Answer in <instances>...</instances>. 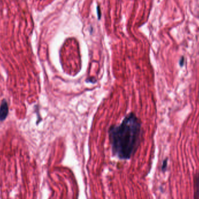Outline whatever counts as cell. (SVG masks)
<instances>
[{"mask_svg":"<svg viewBox=\"0 0 199 199\" xmlns=\"http://www.w3.org/2000/svg\"><path fill=\"white\" fill-rule=\"evenodd\" d=\"M141 136V121L135 114L130 113L120 125L112 126L109 130L114 155L121 159H130L138 149Z\"/></svg>","mask_w":199,"mask_h":199,"instance_id":"6da1fadb","label":"cell"},{"mask_svg":"<svg viewBox=\"0 0 199 199\" xmlns=\"http://www.w3.org/2000/svg\"><path fill=\"white\" fill-rule=\"evenodd\" d=\"M9 113V107L5 99H3L0 105V121H5Z\"/></svg>","mask_w":199,"mask_h":199,"instance_id":"7a4b0ae2","label":"cell"},{"mask_svg":"<svg viewBox=\"0 0 199 199\" xmlns=\"http://www.w3.org/2000/svg\"><path fill=\"white\" fill-rule=\"evenodd\" d=\"M195 196L196 198H199V173L195 182Z\"/></svg>","mask_w":199,"mask_h":199,"instance_id":"3957f363","label":"cell"},{"mask_svg":"<svg viewBox=\"0 0 199 199\" xmlns=\"http://www.w3.org/2000/svg\"><path fill=\"white\" fill-rule=\"evenodd\" d=\"M167 164H168V159H165L163 162H162V171H165L167 169Z\"/></svg>","mask_w":199,"mask_h":199,"instance_id":"277c9868","label":"cell"},{"mask_svg":"<svg viewBox=\"0 0 199 199\" xmlns=\"http://www.w3.org/2000/svg\"><path fill=\"white\" fill-rule=\"evenodd\" d=\"M184 63H185V58L183 57H181L180 60H179V65L181 67H182L183 65H184Z\"/></svg>","mask_w":199,"mask_h":199,"instance_id":"5b68a950","label":"cell"},{"mask_svg":"<svg viewBox=\"0 0 199 199\" xmlns=\"http://www.w3.org/2000/svg\"><path fill=\"white\" fill-rule=\"evenodd\" d=\"M98 15V19H100V16H101V13H100V9H99V7L97 8Z\"/></svg>","mask_w":199,"mask_h":199,"instance_id":"8992f818","label":"cell"}]
</instances>
